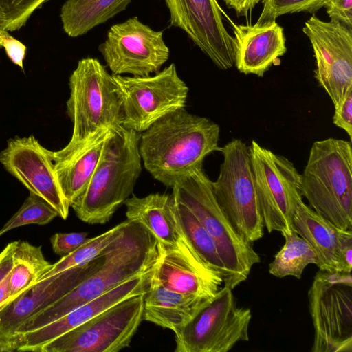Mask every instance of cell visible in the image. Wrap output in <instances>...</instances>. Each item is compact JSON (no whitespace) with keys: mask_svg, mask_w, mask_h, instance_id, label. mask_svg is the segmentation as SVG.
<instances>
[{"mask_svg":"<svg viewBox=\"0 0 352 352\" xmlns=\"http://www.w3.org/2000/svg\"><path fill=\"white\" fill-rule=\"evenodd\" d=\"M161 254L158 241L145 226L126 220L120 233L104 248L100 267L55 302L28 318L14 335L43 327L121 283L151 270Z\"/></svg>","mask_w":352,"mask_h":352,"instance_id":"6da1fadb","label":"cell"},{"mask_svg":"<svg viewBox=\"0 0 352 352\" xmlns=\"http://www.w3.org/2000/svg\"><path fill=\"white\" fill-rule=\"evenodd\" d=\"M219 126L185 108L173 111L140 133L139 151L144 168L167 187L202 168L205 157L219 151Z\"/></svg>","mask_w":352,"mask_h":352,"instance_id":"7a4b0ae2","label":"cell"},{"mask_svg":"<svg viewBox=\"0 0 352 352\" xmlns=\"http://www.w3.org/2000/svg\"><path fill=\"white\" fill-rule=\"evenodd\" d=\"M140 133L112 129L94 172L71 207L89 224H104L132 195L142 172Z\"/></svg>","mask_w":352,"mask_h":352,"instance_id":"3957f363","label":"cell"},{"mask_svg":"<svg viewBox=\"0 0 352 352\" xmlns=\"http://www.w3.org/2000/svg\"><path fill=\"white\" fill-rule=\"evenodd\" d=\"M300 192L317 213L342 230H352L351 141L330 138L313 143L300 174Z\"/></svg>","mask_w":352,"mask_h":352,"instance_id":"277c9868","label":"cell"},{"mask_svg":"<svg viewBox=\"0 0 352 352\" xmlns=\"http://www.w3.org/2000/svg\"><path fill=\"white\" fill-rule=\"evenodd\" d=\"M174 198L184 204L212 236L225 268L223 283L233 289L245 281L259 255L251 243L233 229L219 208L212 181L202 168L184 176L172 186Z\"/></svg>","mask_w":352,"mask_h":352,"instance_id":"5b68a950","label":"cell"},{"mask_svg":"<svg viewBox=\"0 0 352 352\" xmlns=\"http://www.w3.org/2000/svg\"><path fill=\"white\" fill-rule=\"evenodd\" d=\"M70 90L67 113L73 130L68 144H73L101 129L122 126L120 99L116 83L100 62L80 59L69 78Z\"/></svg>","mask_w":352,"mask_h":352,"instance_id":"8992f818","label":"cell"},{"mask_svg":"<svg viewBox=\"0 0 352 352\" xmlns=\"http://www.w3.org/2000/svg\"><path fill=\"white\" fill-rule=\"evenodd\" d=\"M219 151L223 155L217 179L212 182L215 199L235 232L253 243L264 234L249 146L239 139L228 142Z\"/></svg>","mask_w":352,"mask_h":352,"instance_id":"52a82bcc","label":"cell"},{"mask_svg":"<svg viewBox=\"0 0 352 352\" xmlns=\"http://www.w3.org/2000/svg\"><path fill=\"white\" fill-rule=\"evenodd\" d=\"M249 150L265 228L269 233L277 231L283 236L296 232L293 216L298 202L302 200L300 174L288 159L254 140Z\"/></svg>","mask_w":352,"mask_h":352,"instance_id":"ba28073f","label":"cell"},{"mask_svg":"<svg viewBox=\"0 0 352 352\" xmlns=\"http://www.w3.org/2000/svg\"><path fill=\"white\" fill-rule=\"evenodd\" d=\"M112 77L120 99L124 129L141 133L164 116L186 106L188 87L174 63L153 75Z\"/></svg>","mask_w":352,"mask_h":352,"instance_id":"9c48e42d","label":"cell"},{"mask_svg":"<svg viewBox=\"0 0 352 352\" xmlns=\"http://www.w3.org/2000/svg\"><path fill=\"white\" fill-rule=\"evenodd\" d=\"M312 352L352 351L351 273L316 272L308 290Z\"/></svg>","mask_w":352,"mask_h":352,"instance_id":"30bf717a","label":"cell"},{"mask_svg":"<svg viewBox=\"0 0 352 352\" xmlns=\"http://www.w3.org/2000/svg\"><path fill=\"white\" fill-rule=\"evenodd\" d=\"M249 308L238 307L225 286L184 327L175 332V352H227L249 340Z\"/></svg>","mask_w":352,"mask_h":352,"instance_id":"8fae6325","label":"cell"},{"mask_svg":"<svg viewBox=\"0 0 352 352\" xmlns=\"http://www.w3.org/2000/svg\"><path fill=\"white\" fill-rule=\"evenodd\" d=\"M145 293L121 300L37 352H118L129 347L143 320Z\"/></svg>","mask_w":352,"mask_h":352,"instance_id":"7c38bea8","label":"cell"},{"mask_svg":"<svg viewBox=\"0 0 352 352\" xmlns=\"http://www.w3.org/2000/svg\"><path fill=\"white\" fill-rule=\"evenodd\" d=\"M98 50L114 75L156 74L170 55L163 32L153 30L137 16L112 25Z\"/></svg>","mask_w":352,"mask_h":352,"instance_id":"4fadbf2b","label":"cell"},{"mask_svg":"<svg viewBox=\"0 0 352 352\" xmlns=\"http://www.w3.org/2000/svg\"><path fill=\"white\" fill-rule=\"evenodd\" d=\"M302 30L314 50V77L336 107L352 88V28L314 15Z\"/></svg>","mask_w":352,"mask_h":352,"instance_id":"5bb4252c","label":"cell"},{"mask_svg":"<svg viewBox=\"0 0 352 352\" xmlns=\"http://www.w3.org/2000/svg\"><path fill=\"white\" fill-rule=\"evenodd\" d=\"M54 158V151L42 146L34 135L9 139L0 151V164L5 170L65 220L70 204L58 181Z\"/></svg>","mask_w":352,"mask_h":352,"instance_id":"9a60e30c","label":"cell"},{"mask_svg":"<svg viewBox=\"0 0 352 352\" xmlns=\"http://www.w3.org/2000/svg\"><path fill=\"white\" fill-rule=\"evenodd\" d=\"M170 26L182 30L220 69L234 65L233 37L223 22L216 0H165Z\"/></svg>","mask_w":352,"mask_h":352,"instance_id":"2e32d148","label":"cell"},{"mask_svg":"<svg viewBox=\"0 0 352 352\" xmlns=\"http://www.w3.org/2000/svg\"><path fill=\"white\" fill-rule=\"evenodd\" d=\"M104 250L80 266L38 281L3 307L0 309V337L11 340L25 321L55 302L96 271L104 261Z\"/></svg>","mask_w":352,"mask_h":352,"instance_id":"e0dca14e","label":"cell"},{"mask_svg":"<svg viewBox=\"0 0 352 352\" xmlns=\"http://www.w3.org/2000/svg\"><path fill=\"white\" fill-rule=\"evenodd\" d=\"M153 269L121 283L43 327L15 334L11 339L15 351L37 352L45 344L85 323L121 300L145 293L149 287Z\"/></svg>","mask_w":352,"mask_h":352,"instance_id":"ac0fdd59","label":"cell"},{"mask_svg":"<svg viewBox=\"0 0 352 352\" xmlns=\"http://www.w3.org/2000/svg\"><path fill=\"white\" fill-rule=\"evenodd\" d=\"M151 276L165 288L178 293L212 298L222 276L208 267L186 242L179 248L162 252Z\"/></svg>","mask_w":352,"mask_h":352,"instance_id":"d6986e66","label":"cell"},{"mask_svg":"<svg viewBox=\"0 0 352 352\" xmlns=\"http://www.w3.org/2000/svg\"><path fill=\"white\" fill-rule=\"evenodd\" d=\"M232 24L234 65L241 73L261 77L287 52L283 28L276 21Z\"/></svg>","mask_w":352,"mask_h":352,"instance_id":"ffe728a7","label":"cell"},{"mask_svg":"<svg viewBox=\"0 0 352 352\" xmlns=\"http://www.w3.org/2000/svg\"><path fill=\"white\" fill-rule=\"evenodd\" d=\"M111 129L101 128L54 151L56 177L70 207L89 183Z\"/></svg>","mask_w":352,"mask_h":352,"instance_id":"44dd1931","label":"cell"},{"mask_svg":"<svg viewBox=\"0 0 352 352\" xmlns=\"http://www.w3.org/2000/svg\"><path fill=\"white\" fill-rule=\"evenodd\" d=\"M127 220L145 226L158 241L161 251L179 248L186 242L180 229L172 194L133 195L124 203Z\"/></svg>","mask_w":352,"mask_h":352,"instance_id":"7402d4cb","label":"cell"},{"mask_svg":"<svg viewBox=\"0 0 352 352\" xmlns=\"http://www.w3.org/2000/svg\"><path fill=\"white\" fill-rule=\"evenodd\" d=\"M212 298L169 290L151 275L144 297L143 320L175 333L187 324Z\"/></svg>","mask_w":352,"mask_h":352,"instance_id":"603a6c76","label":"cell"},{"mask_svg":"<svg viewBox=\"0 0 352 352\" xmlns=\"http://www.w3.org/2000/svg\"><path fill=\"white\" fill-rule=\"evenodd\" d=\"M293 224L296 234L314 250L319 270L337 272L338 251L345 230L317 213L302 200L296 206Z\"/></svg>","mask_w":352,"mask_h":352,"instance_id":"cb8c5ba5","label":"cell"},{"mask_svg":"<svg viewBox=\"0 0 352 352\" xmlns=\"http://www.w3.org/2000/svg\"><path fill=\"white\" fill-rule=\"evenodd\" d=\"M132 0H67L60 10L65 32L82 36L126 9Z\"/></svg>","mask_w":352,"mask_h":352,"instance_id":"d4e9b609","label":"cell"},{"mask_svg":"<svg viewBox=\"0 0 352 352\" xmlns=\"http://www.w3.org/2000/svg\"><path fill=\"white\" fill-rule=\"evenodd\" d=\"M52 265V263L45 258L41 246L34 245L25 241H17L9 278L12 297L15 299L39 281Z\"/></svg>","mask_w":352,"mask_h":352,"instance_id":"484cf974","label":"cell"},{"mask_svg":"<svg viewBox=\"0 0 352 352\" xmlns=\"http://www.w3.org/2000/svg\"><path fill=\"white\" fill-rule=\"evenodd\" d=\"M174 199L177 219L184 239L203 263L223 279L225 268L214 241L195 214Z\"/></svg>","mask_w":352,"mask_h":352,"instance_id":"4316f807","label":"cell"},{"mask_svg":"<svg viewBox=\"0 0 352 352\" xmlns=\"http://www.w3.org/2000/svg\"><path fill=\"white\" fill-rule=\"evenodd\" d=\"M285 243L269 265V272L277 278L302 277L305 268L317 263L316 254L311 245L296 232L283 236Z\"/></svg>","mask_w":352,"mask_h":352,"instance_id":"83f0119b","label":"cell"},{"mask_svg":"<svg viewBox=\"0 0 352 352\" xmlns=\"http://www.w3.org/2000/svg\"><path fill=\"white\" fill-rule=\"evenodd\" d=\"M126 221L98 236L89 238L83 245L73 252L62 256L58 261L52 263L50 269L43 276L41 280L80 266L100 254L103 250L120 233Z\"/></svg>","mask_w":352,"mask_h":352,"instance_id":"f1b7e54d","label":"cell"},{"mask_svg":"<svg viewBox=\"0 0 352 352\" xmlns=\"http://www.w3.org/2000/svg\"><path fill=\"white\" fill-rule=\"evenodd\" d=\"M56 217L57 212L47 201L30 192L18 211L0 229V237L11 230L26 225H46Z\"/></svg>","mask_w":352,"mask_h":352,"instance_id":"f546056e","label":"cell"},{"mask_svg":"<svg viewBox=\"0 0 352 352\" xmlns=\"http://www.w3.org/2000/svg\"><path fill=\"white\" fill-rule=\"evenodd\" d=\"M48 0H0V28L8 31L23 27L32 14Z\"/></svg>","mask_w":352,"mask_h":352,"instance_id":"4dcf8cb0","label":"cell"},{"mask_svg":"<svg viewBox=\"0 0 352 352\" xmlns=\"http://www.w3.org/2000/svg\"><path fill=\"white\" fill-rule=\"evenodd\" d=\"M325 0H262L263 9L256 23L276 21L283 14L307 12L315 14Z\"/></svg>","mask_w":352,"mask_h":352,"instance_id":"1f68e13d","label":"cell"},{"mask_svg":"<svg viewBox=\"0 0 352 352\" xmlns=\"http://www.w3.org/2000/svg\"><path fill=\"white\" fill-rule=\"evenodd\" d=\"M89 238L87 232L56 233L50 238L53 252L59 256L67 255L82 245Z\"/></svg>","mask_w":352,"mask_h":352,"instance_id":"d6a6232c","label":"cell"},{"mask_svg":"<svg viewBox=\"0 0 352 352\" xmlns=\"http://www.w3.org/2000/svg\"><path fill=\"white\" fill-rule=\"evenodd\" d=\"M0 47H3L9 59L23 71L26 46L11 36L8 31L0 28Z\"/></svg>","mask_w":352,"mask_h":352,"instance_id":"836d02e7","label":"cell"},{"mask_svg":"<svg viewBox=\"0 0 352 352\" xmlns=\"http://www.w3.org/2000/svg\"><path fill=\"white\" fill-rule=\"evenodd\" d=\"M333 122L343 129L352 140V88L350 89L341 102L334 107Z\"/></svg>","mask_w":352,"mask_h":352,"instance_id":"e575fe53","label":"cell"},{"mask_svg":"<svg viewBox=\"0 0 352 352\" xmlns=\"http://www.w3.org/2000/svg\"><path fill=\"white\" fill-rule=\"evenodd\" d=\"M323 7L330 21H338L352 28V0H325Z\"/></svg>","mask_w":352,"mask_h":352,"instance_id":"d590c367","label":"cell"},{"mask_svg":"<svg viewBox=\"0 0 352 352\" xmlns=\"http://www.w3.org/2000/svg\"><path fill=\"white\" fill-rule=\"evenodd\" d=\"M352 230H345L338 251L337 272L351 273Z\"/></svg>","mask_w":352,"mask_h":352,"instance_id":"8d00e7d4","label":"cell"},{"mask_svg":"<svg viewBox=\"0 0 352 352\" xmlns=\"http://www.w3.org/2000/svg\"><path fill=\"white\" fill-rule=\"evenodd\" d=\"M17 241L10 242L0 252V285L10 274L13 267V255Z\"/></svg>","mask_w":352,"mask_h":352,"instance_id":"74e56055","label":"cell"},{"mask_svg":"<svg viewBox=\"0 0 352 352\" xmlns=\"http://www.w3.org/2000/svg\"><path fill=\"white\" fill-rule=\"evenodd\" d=\"M228 8L234 10L238 16H247L261 0H223Z\"/></svg>","mask_w":352,"mask_h":352,"instance_id":"f35d334b","label":"cell"},{"mask_svg":"<svg viewBox=\"0 0 352 352\" xmlns=\"http://www.w3.org/2000/svg\"><path fill=\"white\" fill-rule=\"evenodd\" d=\"M9 278L10 275L0 285V309L14 300L10 293Z\"/></svg>","mask_w":352,"mask_h":352,"instance_id":"ab89813d","label":"cell"},{"mask_svg":"<svg viewBox=\"0 0 352 352\" xmlns=\"http://www.w3.org/2000/svg\"><path fill=\"white\" fill-rule=\"evenodd\" d=\"M15 351L11 340L0 337V352H12Z\"/></svg>","mask_w":352,"mask_h":352,"instance_id":"60d3db41","label":"cell"}]
</instances>
